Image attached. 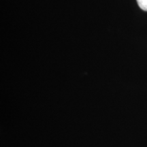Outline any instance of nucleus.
Listing matches in <instances>:
<instances>
[{
  "instance_id": "nucleus-1",
  "label": "nucleus",
  "mask_w": 147,
  "mask_h": 147,
  "mask_svg": "<svg viewBox=\"0 0 147 147\" xmlns=\"http://www.w3.org/2000/svg\"><path fill=\"white\" fill-rule=\"evenodd\" d=\"M139 7L142 10L147 11V0H136Z\"/></svg>"
}]
</instances>
